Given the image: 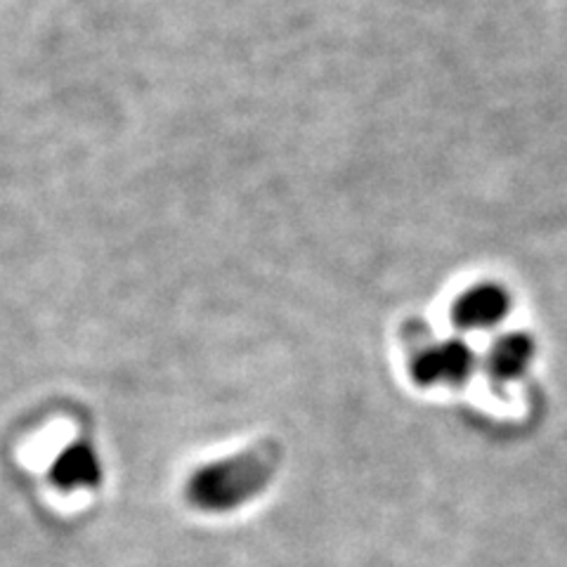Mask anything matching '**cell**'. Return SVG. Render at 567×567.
Listing matches in <instances>:
<instances>
[{
    "label": "cell",
    "mask_w": 567,
    "mask_h": 567,
    "mask_svg": "<svg viewBox=\"0 0 567 567\" xmlns=\"http://www.w3.org/2000/svg\"><path fill=\"white\" fill-rule=\"evenodd\" d=\"M281 464V447L272 440L194 471L185 485L187 502L206 513L235 511L260 496Z\"/></svg>",
    "instance_id": "1"
},
{
    "label": "cell",
    "mask_w": 567,
    "mask_h": 567,
    "mask_svg": "<svg viewBox=\"0 0 567 567\" xmlns=\"http://www.w3.org/2000/svg\"><path fill=\"white\" fill-rule=\"evenodd\" d=\"M412 377L419 385H461L473 374L475 354L461 339H435L412 354Z\"/></svg>",
    "instance_id": "2"
},
{
    "label": "cell",
    "mask_w": 567,
    "mask_h": 567,
    "mask_svg": "<svg viewBox=\"0 0 567 567\" xmlns=\"http://www.w3.org/2000/svg\"><path fill=\"white\" fill-rule=\"evenodd\" d=\"M511 308V296L502 284L481 281L454 300L452 322L464 331H489L504 322Z\"/></svg>",
    "instance_id": "3"
},
{
    "label": "cell",
    "mask_w": 567,
    "mask_h": 567,
    "mask_svg": "<svg viewBox=\"0 0 567 567\" xmlns=\"http://www.w3.org/2000/svg\"><path fill=\"white\" fill-rule=\"evenodd\" d=\"M48 475L50 483L62 492L97 489L102 483V461L91 442L79 440L55 456Z\"/></svg>",
    "instance_id": "4"
},
{
    "label": "cell",
    "mask_w": 567,
    "mask_h": 567,
    "mask_svg": "<svg viewBox=\"0 0 567 567\" xmlns=\"http://www.w3.org/2000/svg\"><path fill=\"white\" fill-rule=\"evenodd\" d=\"M537 343L529 333L511 331L499 336L494 346L487 352V377L494 385H511L518 379H523L525 371L532 367L535 360Z\"/></svg>",
    "instance_id": "5"
}]
</instances>
